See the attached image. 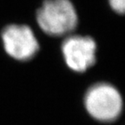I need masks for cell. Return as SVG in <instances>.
Instances as JSON below:
<instances>
[{
  "label": "cell",
  "mask_w": 125,
  "mask_h": 125,
  "mask_svg": "<svg viewBox=\"0 0 125 125\" xmlns=\"http://www.w3.org/2000/svg\"><path fill=\"white\" fill-rule=\"evenodd\" d=\"M109 4L115 12L120 14L124 13L125 0H109Z\"/></svg>",
  "instance_id": "5b68a950"
},
{
  "label": "cell",
  "mask_w": 125,
  "mask_h": 125,
  "mask_svg": "<svg viewBox=\"0 0 125 125\" xmlns=\"http://www.w3.org/2000/svg\"><path fill=\"white\" fill-rule=\"evenodd\" d=\"M66 64L76 72H83L96 62V44L90 37L70 36L62 45Z\"/></svg>",
  "instance_id": "277c9868"
},
{
  "label": "cell",
  "mask_w": 125,
  "mask_h": 125,
  "mask_svg": "<svg viewBox=\"0 0 125 125\" xmlns=\"http://www.w3.org/2000/svg\"><path fill=\"white\" fill-rule=\"evenodd\" d=\"M39 27L47 35L63 36L77 25V13L70 0H45L37 13Z\"/></svg>",
  "instance_id": "6da1fadb"
},
{
  "label": "cell",
  "mask_w": 125,
  "mask_h": 125,
  "mask_svg": "<svg viewBox=\"0 0 125 125\" xmlns=\"http://www.w3.org/2000/svg\"><path fill=\"white\" fill-rule=\"evenodd\" d=\"M88 113L93 118L104 123L115 121L123 109L120 92L111 84L100 83L90 87L84 97Z\"/></svg>",
  "instance_id": "7a4b0ae2"
},
{
  "label": "cell",
  "mask_w": 125,
  "mask_h": 125,
  "mask_svg": "<svg viewBox=\"0 0 125 125\" xmlns=\"http://www.w3.org/2000/svg\"><path fill=\"white\" fill-rule=\"evenodd\" d=\"M2 40L8 55L17 60H29L39 49L33 31L27 25H8L2 32Z\"/></svg>",
  "instance_id": "3957f363"
}]
</instances>
